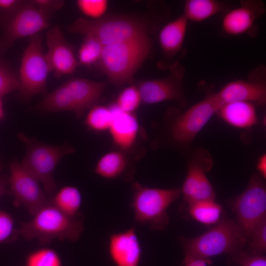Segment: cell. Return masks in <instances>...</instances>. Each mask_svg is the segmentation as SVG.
I'll return each mask as SVG.
<instances>
[{
  "instance_id": "obj_19",
  "label": "cell",
  "mask_w": 266,
  "mask_h": 266,
  "mask_svg": "<svg viewBox=\"0 0 266 266\" xmlns=\"http://www.w3.org/2000/svg\"><path fill=\"white\" fill-rule=\"evenodd\" d=\"M112 119L109 130L114 142L124 150L132 148L137 137L138 123L136 117L120 109L116 104L110 106Z\"/></svg>"
},
{
  "instance_id": "obj_36",
  "label": "cell",
  "mask_w": 266,
  "mask_h": 266,
  "mask_svg": "<svg viewBox=\"0 0 266 266\" xmlns=\"http://www.w3.org/2000/svg\"><path fill=\"white\" fill-rule=\"evenodd\" d=\"M24 2L25 0H0V9L8 14L16 10Z\"/></svg>"
},
{
  "instance_id": "obj_20",
  "label": "cell",
  "mask_w": 266,
  "mask_h": 266,
  "mask_svg": "<svg viewBox=\"0 0 266 266\" xmlns=\"http://www.w3.org/2000/svg\"><path fill=\"white\" fill-rule=\"evenodd\" d=\"M188 22L182 14L162 28L159 34V41L162 51L166 56H173L181 50Z\"/></svg>"
},
{
  "instance_id": "obj_18",
  "label": "cell",
  "mask_w": 266,
  "mask_h": 266,
  "mask_svg": "<svg viewBox=\"0 0 266 266\" xmlns=\"http://www.w3.org/2000/svg\"><path fill=\"white\" fill-rule=\"evenodd\" d=\"M262 10L260 3L241 2L239 6L226 13L222 20V29L230 35L243 34L252 28Z\"/></svg>"
},
{
  "instance_id": "obj_17",
  "label": "cell",
  "mask_w": 266,
  "mask_h": 266,
  "mask_svg": "<svg viewBox=\"0 0 266 266\" xmlns=\"http://www.w3.org/2000/svg\"><path fill=\"white\" fill-rule=\"evenodd\" d=\"M215 95L222 106L235 101L264 104L266 101V87L262 82L237 80L226 84Z\"/></svg>"
},
{
  "instance_id": "obj_8",
  "label": "cell",
  "mask_w": 266,
  "mask_h": 266,
  "mask_svg": "<svg viewBox=\"0 0 266 266\" xmlns=\"http://www.w3.org/2000/svg\"><path fill=\"white\" fill-rule=\"evenodd\" d=\"M50 72L40 35L37 34L31 37L20 64L18 78L20 97L29 100L33 96L44 93Z\"/></svg>"
},
{
  "instance_id": "obj_33",
  "label": "cell",
  "mask_w": 266,
  "mask_h": 266,
  "mask_svg": "<svg viewBox=\"0 0 266 266\" xmlns=\"http://www.w3.org/2000/svg\"><path fill=\"white\" fill-rule=\"evenodd\" d=\"M77 6L81 11L92 19L103 16L107 7V1L105 0H79Z\"/></svg>"
},
{
  "instance_id": "obj_24",
  "label": "cell",
  "mask_w": 266,
  "mask_h": 266,
  "mask_svg": "<svg viewBox=\"0 0 266 266\" xmlns=\"http://www.w3.org/2000/svg\"><path fill=\"white\" fill-rule=\"evenodd\" d=\"M188 211L197 221L206 225L217 224L221 219V205L214 200L196 201L188 204Z\"/></svg>"
},
{
  "instance_id": "obj_12",
  "label": "cell",
  "mask_w": 266,
  "mask_h": 266,
  "mask_svg": "<svg viewBox=\"0 0 266 266\" xmlns=\"http://www.w3.org/2000/svg\"><path fill=\"white\" fill-rule=\"evenodd\" d=\"M212 164L209 153L202 149H197L189 161L187 175L180 189L188 204L200 200H215V191L206 174Z\"/></svg>"
},
{
  "instance_id": "obj_22",
  "label": "cell",
  "mask_w": 266,
  "mask_h": 266,
  "mask_svg": "<svg viewBox=\"0 0 266 266\" xmlns=\"http://www.w3.org/2000/svg\"><path fill=\"white\" fill-rule=\"evenodd\" d=\"M224 5L216 0H188L184 4L183 15L188 21L200 22L221 12Z\"/></svg>"
},
{
  "instance_id": "obj_25",
  "label": "cell",
  "mask_w": 266,
  "mask_h": 266,
  "mask_svg": "<svg viewBox=\"0 0 266 266\" xmlns=\"http://www.w3.org/2000/svg\"><path fill=\"white\" fill-rule=\"evenodd\" d=\"M127 161L124 154L118 151H112L103 155L98 161L94 172L107 179L120 177L125 172Z\"/></svg>"
},
{
  "instance_id": "obj_41",
  "label": "cell",
  "mask_w": 266,
  "mask_h": 266,
  "mask_svg": "<svg viewBox=\"0 0 266 266\" xmlns=\"http://www.w3.org/2000/svg\"><path fill=\"white\" fill-rule=\"evenodd\" d=\"M2 169V164L0 159V172L1 171Z\"/></svg>"
},
{
  "instance_id": "obj_31",
  "label": "cell",
  "mask_w": 266,
  "mask_h": 266,
  "mask_svg": "<svg viewBox=\"0 0 266 266\" xmlns=\"http://www.w3.org/2000/svg\"><path fill=\"white\" fill-rule=\"evenodd\" d=\"M228 264L231 266H266V257L264 255H254L242 250L230 256Z\"/></svg>"
},
{
  "instance_id": "obj_29",
  "label": "cell",
  "mask_w": 266,
  "mask_h": 266,
  "mask_svg": "<svg viewBox=\"0 0 266 266\" xmlns=\"http://www.w3.org/2000/svg\"><path fill=\"white\" fill-rule=\"evenodd\" d=\"M141 102V96L136 85L125 88L119 95L116 104L122 110L133 113Z\"/></svg>"
},
{
  "instance_id": "obj_40",
  "label": "cell",
  "mask_w": 266,
  "mask_h": 266,
  "mask_svg": "<svg viewBox=\"0 0 266 266\" xmlns=\"http://www.w3.org/2000/svg\"><path fill=\"white\" fill-rule=\"evenodd\" d=\"M4 116V111L3 109L2 102L0 98V120H1Z\"/></svg>"
},
{
  "instance_id": "obj_6",
  "label": "cell",
  "mask_w": 266,
  "mask_h": 266,
  "mask_svg": "<svg viewBox=\"0 0 266 266\" xmlns=\"http://www.w3.org/2000/svg\"><path fill=\"white\" fill-rule=\"evenodd\" d=\"M18 137L24 143L26 152L21 163L23 167L42 184L45 193L53 195L56 191L55 170L63 157L74 151L69 144L51 145L29 138L20 133Z\"/></svg>"
},
{
  "instance_id": "obj_37",
  "label": "cell",
  "mask_w": 266,
  "mask_h": 266,
  "mask_svg": "<svg viewBox=\"0 0 266 266\" xmlns=\"http://www.w3.org/2000/svg\"><path fill=\"white\" fill-rule=\"evenodd\" d=\"M184 266H209L211 262L209 259H195L183 262Z\"/></svg>"
},
{
  "instance_id": "obj_10",
  "label": "cell",
  "mask_w": 266,
  "mask_h": 266,
  "mask_svg": "<svg viewBox=\"0 0 266 266\" xmlns=\"http://www.w3.org/2000/svg\"><path fill=\"white\" fill-rule=\"evenodd\" d=\"M50 15L39 9L32 1H25L18 8L7 14L0 52L2 53L20 38L37 34L49 26Z\"/></svg>"
},
{
  "instance_id": "obj_3",
  "label": "cell",
  "mask_w": 266,
  "mask_h": 266,
  "mask_svg": "<svg viewBox=\"0 0 266 266\" xmlns=\"http://www.w3.org/2000/svg\"><path fill=\"white\" fill-rule=\"evenodd\" d=\"M150 23L144 18L126 15L103 16L96 19L80 18L67 27L68 32L90 36L104 46L149 34Z\"/></svg>"
},
{
  "instance_id": "obj_13",
  "label": "cell",
  "mask_w": 266,
  "mask_h": 266,
  "mask_svg": "<svg viewBox=\"0 0 266 266\" xmlns=\"http://www.w3.org/2000/svg\"><path fill=\"white\" fill-rule=\"evenodd\" d=\"M39 183L19 162L13 161L10 164V194L16 203L25 207L33 215L49 202Z\"/></svg>"
},
{
  "instance_id": "obj_26",
  "label": "cell",
  "mask_w": 266,
  "mask_h": 266,
  "mask_svg": "<svg viewBox=\"0 0 266 266\" xmlns=\"http://www.w3.org/2000/svg\"><path fill=\"white\" fill-rule=\"evenodd\" d=\"M112 119L109 106L96 105L90 108L85 120V125L90 130L101 132L109 130Z\"/></svg>"
},
{
  "instance_id": "obj_7",
  "label": "cell",
  "mask_w": 266,
  "mask_h": 266,
  "mask_svg": "<svg viewBox=\"0 0 266 266\" xmlns=\"http://www.w3.org/2000/svg\"><path fill=\"white\" fill-rule=\"evenodd\" d=\"M131 206L135 220L155 230L165 229L168 224L167 210L181 194L180 189H162L132 184Z\"/></svg>"
},
{
  "instance_id": "obj_21",
  "label": "cell",
  "mask_w": 266,
  "mask_h": 266,
  "mask_svg": "<svg viewBox=\"0 0 266 266\" xmlns=\"http://www.w3.org/2000/svg\"><path fill=\"white\" fill-rule=\"evenodd\" d=\"M228 124L240 128L252 126L257 122L256 109L251 103L242 101L224 104L217 112Z\"/></svg>"
},
{
  "instance_id": "obj_38",
  "label": "cell",
  "mask_w": 266,
  "mask_h": 266,
  "mask_svg": "<svg viewBox=\"0 0 266 266\" xmlns=\"http://www.w3.org/2000/svg\"><path fill=\"white\" fill-rule=\"evenodd\" d=\"M8 184V177L0 175V197L10 194V192L7 189Z\"/></svg>"
},
{
  "instance_id": "obj_5",
  "label": "cell",
  "mask_w": 266,
  "mask_h": 266,
  "mask_svg": "<svg viewBox=\"0 0 266 266\" xmlns=\"http://www.w3.org/2000/svg\"><path fill=\"white\" fill-rule=\"evenodd\" d=\"M105 86L104 82L86 78H71L46 95L36 108L46 112L70 111L79 118L97 105Z\"/></svg>"
},
{
  "instance_id": "obj_32",
  "label": "cell",
  "mask_w": 266,
  "mask_h": 266,
  "mask_svg": "<svg viewBox=\"0 0 266 266\" xmlns=\"http://www.w3.org/2000/svg\"><path fill=\"white\" fill-rule=\"evenodd\" d=\"M19 88L18 78L8 66L0 63V98Z\"/></svg>"
},
{
  "instance_id": "obj_27",
  "label": "cell",
  "mask_w": 266,
  "mask_h": 266,
  "mask_svg": "<svg viewBox=\"0 0 266 266\" xmlns=\"http://www.w3.org/2000/svg\"><path fill=\"white\" fill-rule=\"evenodd\" d=\"M84 37L78 50V62L82 65L89 66L99 62L104 45L94 37L85 36Z\"/></svg>"
},
{
  "instance_id": "obj_1",
  "label": "cell",
  "mask_w": 266,
  "mask_h": 266,
  "mask_svg": "<svg viewBox=\"0 0 266 266\" xmlns=\"http://www.w3.org/2000/svg\"><path fill=\"white\" fill-rule=\"evenodd\" d=\"M179 240L184 253L183 262L195 259H209L223 254L233 255L242 250L247 244L235 219L222 218L216 225L196 237L181 236Z\"/></svg>"
},
{
  "instance_id": "obj_2",
  "label": "cell",
  "mask_w": 266,
  "mask_h": 266,
  "mask_svg": "<svg viewBox=\"0 0 266 266\" xmlns=\"http://www.w3.org/2000/svg\"><path fill=\"white\" fill-rule=\"evenodd\" d=\"M151 46L149 34L105 45L98 62L99 67L111 83L118 85L130 83L148 57Z\"/></svg>"
},
{
  "instance_id": "obj_4",
  "label": "cell",
  "mask_w": 266,
  "mask_h": 266,
  "mask_svg": "<svg viewBox=\"0 0 266 266\" xmlns=\"http://www.w3.org/2000/svg\"><path fill=\"white\" fill-rule=\"evenodd\" d=\"M84 230L78 216L70 217L61 212L50 201L41 208L29 222L22 223L18 230L27 240L35 239L41 245L53 240L77 241Z\"/></svg>"
},
{
  "instance_id": "obj_11",
  "label": "cell",
  "mask_w": 266,
  "mask_h": 266,
  "mask_svg": "<svg viewBox=\"0 0 266 266\" xmlns=\"http://www.w3.org/2000/svg\"><path fill=\"white\" fill-rule=\"evenodd\" d=\"M185 69L179 63L170 66L168 74L163 78L143 80L136 83L141 99L146 104L165 101H175L181 106H186L183 81Z\"/></svg>"
},
{
  "instance_id": "obj_9",
  "label": "cell",
  "mask_w": 266,
  "mask_h": 266,
  "mask_svg": "<svg viewBox=\"0 0 266 266\" xmlns=\"http://www.w3.org/2000/svg\"><path fill=\"white\" fill-rule=\"evenodd\" d=\"M232 209L247 243L254 229L266 218V189L261 178L252 176L246 188L234 200Z\"/></svg>"
},
{
  "instance_id": "obj_16",
  "label": "cell",
  "mask_w": 266,
  "mask_h": 266,
  "mask_svg": "<svg viewBox=\"0 0 266 266\" xmlns=\"http://www.w3.org/2000/svg\"><path fill=\"white\" fill-rule=\"evenodd\" d=\"M108 249L116 266H138L142 251L134 227L110 235Z\"/></svg>"
},
{
  "instance_id": "obj_39",
  "label": "cell",
  "mask_w": 266,
  "mask_h": 266,
  "mask_svg": "<svg viewBox=\"0 0 266 266\" xmlns=\"http://www.w3.org/2000/svg\"><path fill=\"white\" fill-rule=\"evenodd\" d=\"M257 169L263 178L266 177V156L264 155L261 156L257 164Z\"/></svg>"
},
{
  "instance_id": "obj_34",
  "label": "cell",
  "mask_w": 266,
  "mask_h": 266,
  "mask_svg": "<svg viewBox=\"0 0 266 266\" xmlns=\"http://www.w3.org/2000/svg\"><path fill=\"white\" fill-rule=\"evenodd\" d=\"M18 233L12 216L0 210V245L13 241Z\"/></svg>"
},
{
  "instance_id": "obj_28",
  "label": "cell",
  "mask_w": 266,
  "mask_h": 266,
  "mask_svg": "<svg viewBox=\"0 0 266 266\" xmlns=\"http://www.w3.org/2000/svg\"><path fill=\"white\" fill-rule=\"evenodd\" d=\"M25 266H62L61 259L54 249L44 247L31 252Z\"/></svg>"
},
{
  "instance_id": "obj_14",
  "label": "cell",
  "mask_w": 266,
  "mask_h": 266,
  "mask_svg": "<svg viewBox=\"0 0 266 266\" xmlns=\"http://www.w3.org/2000/svg\"><path fill=\"white\" fill-rule=\"evenodd\" d=\"M221 106L215 94L209 95L177 118L172 127L173 138L180 142L191 141Z\"/></svg>"
},
{
  "instance_id": "obj_15",
  "label": "cell",
  "mask_w": 266,
  "mask_h": 266,
  "mask_svg": "<svg viewBox=\"0 0 266 266\" xmlns=\"http://www.w3.org/2000/svg\"><path fill=\"white\" fill-rule=\"evenodd\" d=\"M46 43L45 56L51 72L53 71L57 76L72 74L76 69L77 62L72 47L58 26L47 32Z\"/></svg>"
},
{
  "instance_id": "obj_35",
  "label": "cell",
  "mask_w": 266,
  "mask_h": 266,
  "mask_svg": "<svg viewBox=\"0 0 266 266\" xmlns=\"http://www.w3.org/2000/svg\"><path fill=\"white\" fill-rule=\"evenodd\" d=\"M33 1L39 9L49 15L62 8L65 4V1L61 0H34Z\"/></svg>"
},
{
  "instance_id": "obj_30",
  "label": "cell",
  "mask_w": 266,
  "mask_h": 266,
  "mask_svg": "<svg viewBox=\"0 0 266 266\" xmlns=\"http://www.w3.org/2000/svg\"><path fill=\"white\" fill-rule=\"evenodd\" d=\"M247 244L248 253L257 255H264L266 251V218L254 229Z\"/></svg>"
},
{
  "instance_id": "obj_23",
  "label": "cell",
  "mask_w": 266,
  "mask_h": 266,
  "mask_svg": "<svg viewBox=\"0 0 266 266\" xmlns=\"http://www.w3.org/2000/svg\"><path fill=\"white\" fill-rule=\"evenodd\" d=\"M49 201L63 213L75 217L78 216L82 204V196L76 187L66 186L54 194Z\"/></svg>"
}]
</instances>
